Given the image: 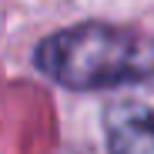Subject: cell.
<instances>
[{
    "label": "cell",
    "instance_id": "1",
    "mask_svg": "<svg viewBox=\"0 0 154 154\" xmlns=\"http://www.w3.org/2000/svg\"><path fill=\"white\" fill-rule=\"evenodd\" d=\"M37 67L70 91L124 87L154 77V40L111 23H77L50 34L34 54Z\"/></svg>",
    "mask_w": 154,
    "mask_h": 154
},
{
    "label": "cell",
    "instance_id": "2",
    "mask_svg": "<svg viewBox=\"0 0 154 154\" xmlns=\"http://www.w3.org/2000/svg\"><path fill=\"white\" fill-rule=\"evenodd\" d=\"M111 154H154V97H117L104 111Z\"/></svg>",
    "mask_w": 154,
    "mask_h": 154
}]
</instances>
